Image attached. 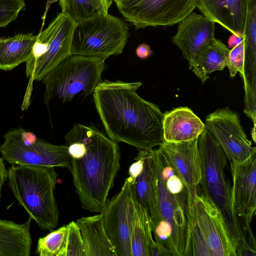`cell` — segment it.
Returning a JSON list of instances; mask_svg holds the SVG:
<instances>
[{"label":"cell","instance_id":"cell-1","mask_svg":"<svg viewBox=\"0 0 256 256\" xmlns=\"http://www.w3.org/2000/svg\"><path fill=\"white\" fill-rule=\"evenodd\" d=\"M141 82L104 80L93 98L108 137L137 149L148 150L164 142L163 113L159 107L138 96Z\"/></svg>","mask_w":256,"mask_h":256},{"label":"cell","instance_id":"cell-2","mask_svg":"<svg viewBox=\"0 0 256 256\" xmlns=\"http://www.w3.org/2000/svg\"><path fill=\"white\" fill-rule=\"evenodd\" d=\"M65 139L82 208L101 213L120 168L119 146L96 127L80 124H74Z\"/></svg>","mask_w":256,"mask_h":256},{"label":"cell","instance_id":"cell-3","mask_svg":"<svg viewBox=\"0 0 256 256\" xmlns=\"http://www.w3.org/2000/svg\"><path fill=\"white\" fill-rule=\"evenodd\" d=\"M152 152L155 201L150 220L154 240L172 256H189L192 202L180 176L163 172L154 149Z\"/></svg>","mask_w":256,"mask_h":256},{"label":"cell","instance_id":"cell-4","mask_svg":"<svg viewBox=\"0 0 256 256\" xmlns=\"http://www.w3.org/2000/svg\"><path fill=\"white\" fill-rule=\"evenodd\" d=\"M202 162V194L220 212L237 250L238 256L256 255V250L234 211L232 188L226 175L227 156L214 137L205 128L198 138Z\"/></svg>","mask_w":256,"mask_h":256},{"label":"cell","instance_id":"cell-5","mask_svg":"<svg viewBox=\"0 0 256 256\" xmlns=\"http://www.w3.org/2000/svg\"><path fill=\"white\" fill-rule=\"evenodd\" d=\"M58 174L54 167L12 165L8 179L14 198L42 230H52L58 222L54 195Z\"/></svg>","mask_w":256,"mask_h":256},{"label":"cell","instance_id":"cell-6","mask_svg":"<svg viewBox=\"0 0 256 256\" xmlns=\"http://www.w3.org/2000/svg\"><path fill=\"white\" fill-rule=\"evenodd\" d=\"M104 61L100 58L69 55L41 80L46 87L44 103L48 106L54 98L64 103L78 95L93 94L102 81Z\"/></svg>","mask_w":256,"mask_h":256},{"label":"cell","instance_id":"cell-7","mask_svg":"<svg viewBox=\"0 0 256 256\" xmlns=\"http://www.w3.org/2000/svg\"><path fill=\"white\" fill-rule=\"evenodd\" d=\"M190 256H238L220 212L202 193L191 204Z\"/></svg>","mask_w":256,"mask_h":256},{"label":"cell","instance_id":"cell-8","mask_svg":"<svg viewBox=\"0 0 256 256\" xmlns=\"http://www.w3.org/2000/svg\"><path fill=\"white\" fill-rule=\"evenodd\" d=\"M128 35V26L121 19L108 13L97 14L76 23L70 54L106 60L122 52Z\"/></svg>","mask_w":256,"mask_h":256},{"label":"cell","instance_id":"cell-9","mask_svg":"<svg viewBox=\"0 0 256 256\" xmlns=\"http://www.w3.org/2000/svg\"><path fill=\"white\" fill-rule=\"evenodd\" d=\"M0 153L12 165L62 167L70 171L71 160L66 144L55 145L22 128H13L4 136Z\"/></svg>","mask_w":256,"mask_h":256},{"label":"cell","instance_id":"cell-10","mask_svg":"<svg viewBox=\"0 0 256 256\" xmlns=\"http://www.w3.org/2000/svg\"><path fill=\"white\" fill-rule=\"evenodd\" d=\"M136 29L178 24L196 8L195 0H112Z\"/></svg>","mask_w":256,"mask_h":256},{"label":"cell","instance_id":"cell-11","mask_svg":"<svg viewBox=\"0 0 256 256\" xmlns=\"http://www.w3.org/2000/svg\"><path fill=\"white\" fill-rule=\"evenodd\" d=\"M76 23L60 12L38 36L46 42L42 56L26 62V75L30 81L41 80L44 76L70 55L72 36Z\"/></svg>","mask_w":256,"mask_h":256},{"label":"cell","instance_id":"cell-12","mask_svg":"<svg viewBox=\"0 0 256 256\" xmlns=\"http://www.w3.org/2000/svg\"><path fill=\"white\" fill-rule=\"evenodd\" d=\"M134 211L131 184L127 178L120 192L106 201L101 212L106 232L117 256H132L130 237Z\"/></svg>","mask_w":256,"mask_h":256},{"label":"cell","instance_id":"cell-13","mask_svg":"<svg viewBox=\"0 0 256 256\" xmlns=\"http://www.w3.org/2000/svg\"><path fill=\"white\" fill-rule=\"evenodd\" d=\"M205 124L229 161L243 162L256 154V148L248 138L238 113L229 107L219 108L209 114Z\"/></svg>","mask_w":256,"mask_h":256},{"label":"cell","instance_id":"cell-14","mask_svg":"<svg viewBox=\"0 0 256 256\" xmlns=\"http://www.w3.org/2000/svg\"><path fill=\"white\" fill-rule=\"evenodd\" d=\"M229 162L233 210L250 242L256 246L250 224L256 210V154L243 162Z\"/></svg>","mask_w":256,"mask_h":256},{"label":"cell","instance_id":"cell-15","mask_svg":"<svg viewBox=\"0 0 256 256\" xmlns=\"http://www.w3.org/2000/svg\"><path fill=\"white\" fill-rule=\"evenodd\" d=\"M158 148L164 154L181 178L192 202L198 194L202 168L198 138L183 142H163Z\"/></svg>","mask_w":256,"mask_h":256},{"label":"cell","instance_id":"cell-16","mask_svg":"<svg viewBox=\"0 0 256 256\" xmlns=\"http://www.w3.org/2000/svg\"><path fill=\"white\" fill-rule=\"evenodd\" d=\"M178 24L172 41L179 48L191 70L198 53L215 38V23L204 15L192 12Z\"/></svg>","mask_w":256,"mask_h":256},{"label":"cell","instance_id":"cell-17","mask_svg":"<svg viewBox=\"0 0 256 256\" xmlns=\"http://www.w3.org/2000/svg\"><path fill=\"white\" fill-rule=\"evenodd\" d=\"M204 16L243 38L248 0H195Z\"/></svg>","mask_w":256,"mask_h":256},{"label":"cell","instance_id":"cell-18","mask_svg":"<svg viewBox=\"0 0 256 256\" xmlns=\"http://www.w3.org/2000/svg\"><path fill=\"white\" fill-rule=\"evenodd\" d=\"M206 124L189 108L178 107L163 114L164 141L183 142L198 138Z\"/></svg>","mask_w":256,"mask_h":256},{"label":"cell","instance_id":"cell-19","mask_svg":"<svg viewBox=\"0 0 256 256\" xmlns=\"http://www.w3.org/2000/svg\"><path fill=\"white\" fill-rule=\"evenodd\" d=\"M30 218L19 224L0 219V256H29L32 240Z\"/></svg>","mask_w":256,"mask_h":256},{"label":"cell","instance_id":"cell-20","mask_svg":"<svg viewBox=\"0 0 256 256\" xmlns=\"http://www.w3.org/2000/svg\"><path fill=\"white\" fill-rule=\"evenodd\" d=\"M76 222L82 235L86 256H117L106 232L101 213L82 217Z\"/></svg>","mask_w":256,"mask_h":256},{"label":"cell","instance_id":"cell-21","mask_svg":"<svg viewBox=\"0 0 256 256\" xmlns=\"http://www.w3.org/2000/svg\"><path fill=\"white\" fill-rule=\"evenodd\" d=\"M37 37L28 33L0 38V70H10L29 60Z\"/></svg>","mask_w":256,"mask_h":256},{"label":"cell","instance_id":"cell-22","mask_svg":"<svg viewBox=\"0 0 256 256\" xmlns=\"http://www.w3.org/2000/svg\"><path fill=\"white\" fill-rule=\"evenodd\" d=\"M230 50L221 40L214 38L198 53L192 72L204 84L211 73L227 66Z\"/></svg>","mask_w":256,"mask_h":256},{"label":"cell","instance_id":"cell-23","mask_svg":"<svg viewBox=\"0 0 256 256\" xmlns=\"http://www.w3.org/2000/svg\"><path fill=\"white\" fill-rule=\"evenodd\" d=\"M152 149L142 150L144 156L143 170L131 184L134 202L146 210L150 218L154 214L155 201Z\"/></svg>","mask_w":256,"mask_h":256},{"label":"cell","instance_id":"cell-24","mask_svg":"<svg viewBox=\"0 0 256 256\" xmlns=\"http://www.w3.org/2000/svg\"><path fill=\"white\" fill-rule=\"evenodd\" d=\"M154 242L148 214L145 208L134 202L130 237L132 256H150Z\"/></svg>","mask_w":256,"mask_h":256},{"label":"cell","instance_id":"cell-25","mask_svg":"<svg viewBox=\"0 0 256 256\" xmlns=\"http://www.w3.org/2000/svg\"><path fill=\"white\" fill-rule=\"evenodd\" d=\"M62 12L77 23L97 14H107L112 0H58Z\"/></svg>","mask_w":256,"mask_h":256},{"label":"cell","instance_id":"cell-26","mask_svg":"<svg viewBox=\"0 0 256 256\" xmlns=\"http://www.w3.org/2000/svg\"><path fill=\"white\" fill-rule=\"evenodd\" d=\"M68 228L66 226L39 238L36 253L40 256H66Z\"/></svg>","mask_w":256,"mask_h":256},{"label":"cell","instance_id":"cell-27","mask_svg":"<svg viewBox=\"0 0 256 256\" xmlns=\"http://www.w3.org/2000/svg\"><path fill=\"white\" fill-rule=\"evenodd\" d=\"M243 40L244 56H256V0H248Z\"/></svg>","mask_w":256,"mask_h":256},{"label":"cell","instance_id":"cell-28","mask_svg":"<svg viewBox=\"0 0 256 256\" xmlns=\"http://www.w3.org/2000/svg\"><path fill=\"white\" fill-rule=\"evenodd\" d=\"M66 226V256H86L84 243L78 224L76 222L72 221Z\"/></svg>","mask_w":256,"mask_h":256},{"label":"cell","instance_id":"cell-29","mask_svg":"<svg viewBox=\"0 0 256 256\" xmlns=\"http://www.w3.org/2000/svg\"><path fill=\"white\" fill-rule=\"evenodd\" d=\"M24 6V0H0V28L14 20Z\"/></svg>","mask_w":256,"mask_h":256},{"label":"cell","instance_id":"cell-30","mask_svg":"<svg viewBox=\"0 0 256 256\" xmlns=\"http://www.w3.org/2000/svg\"><path fill=\"white\" fill-rule=\"evenodd\" d=\"M244 40L230 50L227 62L230 76H235L238 72L242 76L244 72Z\"/></svg>","mask_w":256,"mask_h":256},{"label":"cell","instance_id":"cell-31","mask_svg":"<svg viewBox=\"0 0 256 256\" xmlns=\"http://www.w3.org/2000/svg\"><path fill=\"white\" fill-rule=\"evenodd\" d=\"M136 56L141 59H146L152 54L150 45L143 43L140 44L136 50Z\"/></svg>","mask_w":256,"mask_h":256},{"label":"cell","instance_id":"cell-32","mask_svg":"<svg viewBox=\"0 0 256 256\" xmlns=\"http://www.w3.org/2000/svg\"><path fill=\"white\" fill-rule=\"evenodd\" d=\"M8 170L5 165L4 160L0 156V200L2 198V190L6 181L8 179Z\"/></svg>","mask_w":256,"mask_h":256},{"label":"cell","instance_id":"cell-33","mask_svg":"<svg viewBox=\"0 0 256 256\" xmlns=\"http://www.w3.org/2000/svg\"><path fill=\"white\" fill-rule=\"evenodd\" d=\"M150 256H172L168 251L156 241L152 247Z\"/></svg>","mask_w":256,"mask_h":256},{"label":"cell","instance_id":"cell-34","mask_svg":"<svg viewBox=\"0 0 256 256\" xmlns=\"http://www.w3.org/2000/svg\"><path fill=\"white\" fill-rule=\"evenodd\" d=\"M243 40V38L232 34L228 40V48H232Z\"/></svg>","mask_w":256,"mask_h":256}]
</instances>
